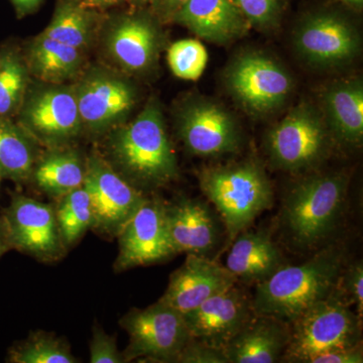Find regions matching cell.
Segmentation results:
<instances>
[{
	"mask_svg": "<svg viewBox=\"0 0 363 363\" xmlns=\"http://www.w3.org/2000/svg\"><path fill=\"white\" fill-rule=\"evenodd\" d=\"M0 178H1V176H0Z\"/></svg>",
	"mask_w": 363,
	"mask_h": 363,
	"instance_id": "44",
	"label": "cell"
},
{
	"mask_svg": "<svg viewBox=\"0 0 363 363\" xmlns=\"http://www.w3.org/2000/svg\"><path fill=\"white\" fill-rule=\"evenodd\" d=\"M108 149L112 162L136 188L160 187L178 176L175 152L156 101L145 105L130 123L114 128Z\"/></svg>",
	"mask_w": 363,
	"mask_h": 363,
	"instance_id": "2",
	"label": "cell"
},
{
	"mask_svg": "<svg viewBox=\"0 0 363 363\" xmlns=\"http://www.w3.org/2000/svg\"><path fill=\"white\" fill-rule=\"evenodd\" d=\"M123 1L124 0H78L81 6L90 9H95V11H102V9L117 6Z\"/></svg>",
	"mask_w": 363,
	"mask_h": 363,
	"instance_id": "39",
	"label": "cell"
},
{
	"mask_svg": "<svg viewBox=\"0 0 363 363\" xmlns=\"http://www.w3.org/2000/svg\"><path fill=\"white\" fill-rule=\"evenodd\" d=\"M178 128L186 147L196 156H221L240 147V133L233 117L211 102L186 106L179 116Z\"/></svg>",
	"mask_w": 363,
	"mask_h": 363,
	"instance_id": "16",
	"label": "cell"
},
{
	"mask_svg": "<svg viewBox=\"0 0 363 363\" xmlns=\"http://www.w3.org/2000/svg\"><path fill=\"white\" fill-rule=\"evenodd\" d=\"M267 147L278 168L302 171L312 168L326 156L328 131L315 109L301 105L269 131Z\"/></svg>",
	"mask_w": 363,
	"mask_h": 363,
	"instance_id": "9",
	"label": "cell"
},
{
	"mask_svg": "<svg viewBox=\"0 0 363 363\" xmlns=\"http://www.w3.org/2000/svg\"><path fill=\"white\" fill-rule=\"evenodd\" d=\"M130 4H135V6H143V4L150 2V0H128Z\"/></svg>",
	"mask_w": 363,
	"mask_h": 363,
	"instance_id": "42",
	"label": "cell"
},
{
	"mask_svg": "<svg viewBox=\"0 0 363 363\" xmlns=\"http://www.w3.org/2000/svg\"><path fill=\"white\" fill-rule=\"evenodd\" d=\"M250 25L269 28L278 21L281 0H231Z\"/></svg>",
	"mask_w": 363,
	"mask_h": 363,
	"instance_id": "32",
	"label": "cell"
},
{
	"mask_svg": "<svg viewBox=\"0 0 363 363\" xmlns=\"http://www.w3.org/2000/svg\"><path fill=\"white\" fill-rule=\"evenodd\" d=\"M75 1H78V0H75Z\"/></svg>",
	"mask_w": 363,
	"mask_h": 363,
	"instance_id": "43",
	"label": "cell"
},
{
	"mask_svg": "<svg viewBox=\"0 0 363 363\" xmlns=\"http://www.w3.org/2000/svg\"><path fill=\"white\" fill-rule=\"evenodd\" d=\"M84 187L93 211V229L117 236L147 197L99 155L86 160Z\"/></svg>",
	"mask_w": 363,
	"mask_h": 363,
	"instance_id": "8",
	"label": "cell"
},
{
	"mask_svg": "<svg viewBox=\"0 0 363 363\" xmlns=\"http://www.w3.org/2000/svg\"><path fill=\"white\" fill-rule=\"evenodd\" d=\"M199 183L203 194L220 214L230 241L274 203L271 181L255 162L204 169Z\"/></svg>",
	"mask_w": 363,
	"mask_h": 363,
	"instance_id": "3",
	"label": "cell"
},
{
	"mask_svg": "<svg viewBox=\"0 0 363 363\" xmlns=\"http://www.w3.org/2000/svg\"><path fill=\"white\" fill-rule=\"evenodd\" d=\"M329 124L339 140L358 145L363 138V88L359 81L333 86L325 95Z\"/></svg>",
	"mask_w": 363,
	"mask_h": 363,
	"instance_id": "25",
	"label": "cell"
},
{
	"mask_svg": "<svg viewBox=\"0 0 363 363\" xmlns=\"http://www.w3.org/2000/svg\"><path fill=\"white\" fill-rule=\"evenodd\" d=\"M359 35L340 14L322 13L302 21L295 35L298 54L308 63L320 67L342 65L359 51Z\"/></svg>",
	"mask_w": 363,
	"mask_h": 363,
	"instance_id": "14",
	"label": "cell"
},
{
	"mask_svg": "<svg viewBox=\"0 0 363 363\" xmlns=\"http://www.w3.org/2000/svg\"><path fill=\"white\" fill-rule=\"evenodd\" d=\"M11 363H76L68 344L45 332L33 333L11 348L7 357Z\"/></svg>",
	"mask_w": 363,
	"mask_h": 363,
	"instance_id": "30",
	"label": "cell"
},
{
	"mask_svg": "<svg viewBox=\"0 0 363 363\" xmlns=\"http://www.w3.org/2000/svg\"><path fill=\"white\" fill-rule=\"evenodd\" d=\"M347 189V177L334 173L309 177L289 192L281 221L295 245L313 248L333 233L342 215Z\"/></svg>",
	"mask_w": 363,
	"mask_h": 363,
	"instance_id": "4",
	"label": "cell"
},
{
	"mask_svg": "<svg viewBox=\"0 0 363 363\" xmlns=\"http://www.w3.org/2000/svg\"><path fill=\"white\" fill-rule=\"evenodd\" d=\"M226 83L234 98L255 113L276 111L292 90V79L285 69L257 52L236 59L227 71Z\"/></svg>",
	"mask_w": 363,
	"mask_h": 363,
	"instance_id": "11",
	"label": "cell"
},
{
	"mask_svg": "<svg viewBox=\"0 0 363 363\" xmlns=\"http://www.w3.org/2000/svg\"><path fill=\"white\" fill-rule=\"evenodd\" d=\"M100 16L95 9L81 6L75 0H60L45 35L83 52L96 30Z\"/></svg>",
	"mask_w": 363,
	"mask_h": 363,
	"instance_id": "27",
	"label": "cell"
},
{
	"mask_svg": "<svg viewBox=\"0 0 363 363\" xmlns=\"http://www.w3.org/2000/svg\"><path fill=\"white\" fill-rule=\"evenodd\" d=\"M86 162L77 150L52 147L38 159L32 180L54 198H61L84 185Z\"/></svg>",
	"mask_w": 363,
	"mask_h": 363,
	"instance_id": "24",
	"label": "cell"
},
{
	"mask_svg": "<svg viewBox=\"0 0 363 363\" xmlns=\"http://www.w3.org/2000/svg\"><path fill=\"white\" fill-rule=\"evenodd\" d=\"M74 89L82 126L93 133L119 125L136 101L130 82L104 71L90 72Z\"/></svg>",
	"mask_w": 363,
	"mask_h": 363,
	"instance_id": "13",
	"label": "cell"
},
{
	"mask_svg": "<svg viewBox=\"0 0 363 363\" xmlns=\"http://www.w3.org/2000/svg\"><path fill=\"white\" fill-rule=\"evenodd\" d=\"M30 75L21 50L13 43L0 45V117L13 118L18 114Z\"/></svg>",
	"mask_w": 363,
	"mask_h": 363,
	"instance_id": "28",
	"label": "cell"
},
{
	"mask_svg": "<svg viewBox=\"0 0 363 363\" xmlns=\"http://www.w3.org/2000/svg\"><path fill=\"white\" fill-rule=\"evenodd\" d=\"M362 320L332 293L290 324L281 362L312 363L321 355L362 345Z\"/></svg>",
	"mask_w": 363,
	"mask_h": 363,
	"instance_id": "5",
	"label": "cell"
},
{
	"mask_svg": "<svg viewBox=\"0 0 363 363\" xmlns=\"http://www.w3.org/2000/svg\"><path fill=\"white\" fill-rule=\"evenodd\" d=\"M39 143L9 117H0V176L16 184L32 181Z\"/></svg>",
	"mask_w": 363,
	"mask_h": 363,
	"instance_id": "26",
	"label": "cell"
},
{
	"mask_svg": "<svg viewBox=\"0 0 363 363\" xmlns=\"http://www.w3.org/2000/svg\"><path fill=\"white\" fill-rule=\"evenodd\" d=\"M116 272L157 264L176 255L167 228L164 203L145 199L117 234Z\"/></svg>",
	"mask_w": 363,
	"mask_h": 363,
	"instance_id": "12",
	"label": "cell"
},
{
	"mask_svg": "<svg viewBox=\"0 0 363 363\" xmlns=\"http://www.w3.org/2000/svg\"><path fill=\"white\" fill-rule=\"evenodd\" d=\"M108 54L128 72L147 70L156 60L159 33L147 16H123L114 21L106 37Z\"/></svg>",
	"mask_w": 363,
	"mask_h": 363,
	"instance_id": "19",
	"label": "cell"
},
{
	"mask_svg": "<svg viewBox=\"0 0 363 363\" xmlns=\"http://www.w3.org/2000/svg\"><path fill=\"white\" fill-rule=\"evenodd\" d=\"M1 218L11 248L44 262L66 255L52 205L16 193Z\"/></svg>",
	"mask_w": 363,
	"mask_h": 363,
	"instance_id": "10",
	"label": "cell"
},
{
	"mask_svg": "<svg viewBox=\"0 0 363 363\" xmlns=\"http://www.w3.org/2000/svg\"><path fill=\"white\" fill-rule=\"evenodd\" d=\"M188 0H150L152 9L162 21H173L176 13Z\"/></svg>",
	"mask_w": 363,
	"mask_h": 363,
	"instance_id": "37",
	"label": "cell"
},
{
	"mask_svg": "<svg viewBox=\"0 0 363 363\" xmlns=\"http://www.w3.org/2000/svg\"><path fill=\"white\" fill-rule=\"evenodd\" d=\"M209 42H231L250 25L231 0H188L174 20Z\"/></svg>",
	"mask_w": 363,
	"mask_h": 363,
	"instance_id": "21",
	"label": "cell"
},
{
	"mask_svg": "<svg viewBox=\"0 0 363 363\" xmlns=\"http://www.w3.org/2000/svg\"><path fill=\"white\" fill-rule=\"evenodd\" d=\"M9 250H11V243H9V238H7L4 221H2V218L0 217V257H2Z\"/></svg>",
	"mask_w": 363,
	"mask_h": 363,
	"instance_id": "40",
	"label": "cell"
},
{
	"mask_svg": "<svg viewBox=\"0 0 363 363\" xmlns=\"http://www.w3.org/2000/svg\"><path fill=\"white\" fill-rule=\"evenodd\" d=\"M13 4L18 18H23L28 14L35 13L44 0H9Z\"/></svg>",
	"mask_w": 363,
	"mask_h": 363,
	"instance_id": "38",
	"label": "cell"
},
{
	"mask_svg": "<svg viewBox=\"0 0 363 363\" xmlns=\"http://www.w3.org/2000/svg\"><path fill=\"white\" fill-rule=\"evenodd\" d=\"M121 325L130 337L123 352L124 362H176L190 339L183 315L159 301L145 309L131 310Z\"/></svg>",
	"mask_w": 363,
	"mask_h": 363,
	"instance_id": "6",
	"label": "cell"
},
{
	"mask_svg": "<svg viewBox=\"0 0 363 363\" xmlns=\"http://www.w3.org/2000/svg\"><path fill=\"white\" fill-rule=\"evenodd\" d=\"M236 283L238 279L225 267L210 257L187 255L184 264L172 274L159 302L184 316Z\"/></svg>",
	"mask_w": 363,
	"mask_h": 363,
	"instance_id": "17",
	"label": "cell"
},
{
	"mask_svg": "<svg viewBox=\"0 0 363 363\" xmlns=\"http://www.w3.org/2000/svg\"><path fill=\"white\" fill-rule=\"evenodd\" d=\"M164 215L176 255L184 252L209 257L218 245L220 228L206 203L181 197L164 203Z\"/></svg>",
	"mask_w": 363,
	"mask_h": 363,
	"instance_id": "18",
	"label": "cell"
},
{
	"mask_svg": "<svg viewBox=\"0 0 363 363\" xmlns=\"http://www.w3.org/2000/svg\"><path fill=\"white\" fill-rule=\"evenodd\" d=\"M56 210L60 233L67 248L75 245L93 227V211L84 185L59 198Z\"/></svg>",
	"mask_w": 363,
	"mask_h": 363,
	"instance_id": "29",
	"label": "cell"
},
{
	"mask_svg": "<svg viewBox=\"0 0 363 363\" xmlns=\"http://www.w3.org/2000/svg\"><path fill=\"white\" fill-rule=\"evenodd\" d=\"M179 363H229L223 350L189 339L177 358Z\"/></svg>",
	"mask_w": 363,
	"mask_h": 363,
	"instance_id": "34",
	"label": "cell"
},
{
	"mask_svg": "<svg viewBox=\"0 0 363 363\" xmlns=\"http://www.w3.org/2000/svg\"><path fill=\"white\" fill-rule=\"evenodd\" d=\"M18 123L49 149L66 147L82 130L75 89L59 84L26 91Z\"/></svg>",
	"mask_w": 363,
	"mask_h": 363,
	"instance_id": "7",
	"label": "cell"
},
{
	"mask_svg": "<svg viewBox=\"0 0 363 363\" xmlns=\"http://www.w3.org/2000/svg\"><path fill=\"white\" fill-rule=\"evenodd\" d=\"M91 363H124L123 352L117 348L116 338L95 327L90 342Z\"/></svg>",
	"mask_w": 363,
	"mask_h": 363,
	"instance_id": "33",
	"label": "cell"
},
{
	"mask_svg": "<svg viewBox=\"0 0 363 363\" xmlns=\"http://www.w3.org/2000/svg\"><path fill=\"white\" fill-rule=\"evenodd\" d=\"M341 1L345 2V4H350V6H362L363 4V0H341Z\"/></svg>",
	"mask_w": 363,
	"mask_h": 363,
	"instance_id": "41",
	"label": "cell"
},
{
	"mask_svg": "<svg viewBox=\"0 0 363 363\" xmlns=\"http://www.w3.org/2000/svg\"><path fill=\"white\" fill-rule=\"evenodd\" d=\"M23 56L30 75L48 84H61L75 77L83 64L82 51L44 33L28 45Z\"/></svg>",
	"mask_w": 363,
	"mask_h": 363,
	"instance_id": "23",
	"label": "cell"
},
{
	"mask_svg": "<svg viewBox=\"0 0 363 363\" xmlns=\"http://www.w3.org/2000/svg\"><path fill=\"white\" fill-rule=\"evenodd\" d=\"M290 339V324L274 318L253 315L224 352L229 363L281 362Z\"/></svg>",
	"mask_w": 363,
	"mask_h": 363,
	"instance_id": "20",
	"label": "cell"
},
{
	"mask_svg": "<svg viewBox=\"0 0 363 363\" xmlns=\"http://www.w3.org/2000/svg\"><path fill=\"white\" fill-rule=\"evenodd\" d=\"M253 315L252 300L235 284L183 317L191 338L224 350Z\"/></svg>",
	"mask_w": 363,
	"mask_h": 363,
	"instance_id": "15",
	"label": "cell"
},
{
	"mask_svg": "<svg viewBox=\"0 0 363 363\" xmlns=\"http://www.w3.org/2000/svg\"><path fill=\"white\" fill-rule=\"evenodd\" d=\"M362 345L350 350H339L315 358L312 363H362Z\"/></svg>",
	"mask_w": 363,
	"mask_h": 363,
	"instance_id": "36",
	"label": "cell"
},
{
	"mask_svg": "<svg viewBox=\"0 0 363 363\" xmlns=\"http://www.w3.org/2000/svg\"><path fill=\"white\" fill-rule=\"evenodd\" d=\"M340 283L343 284V291L350 298L357 309V314L362 318L363 314V266L362 262L348 267L341 274Z\"/></svg>",
	"mask_w": 363,
	"mask_h": 363,
	"instance_id": "35",
	"label": "cell"
},
{
	"mask_svg": "<svg viewBox=\"0 0 363 363\" xmlns=\"http://www.w3.org/2000/svg\"><path fill=\"white\" fill-rule=\"evenodd\" d=\"M342 272L343 255L335 248L321 250L298 266L279 267L257 284L253 312L291 324L335 292Z\"/></svg>",
	"mask_w": 363,
	"mask_h": 363,
	"instance_id": "1",
	"label": "cell"
},
{
	"mask_svg": "<svg viewBox=\"0 0 363 363\" xmlns=\"http://www.w3.org/2000/svg\"><path fill=\"white\" fill-rule=\"evenodd\" d=\"M168 63L177 77L184 80H198L206 69V48L197 40H178L169 47Z\"/></svg>",
	"mask_w": 363,
	"mask_h": 363,
	"instance_id": "31",
	"label": "cell"
},
{
	"mask_svg": "<svg viewBox=\"0 0 363 363\" xmlns=\"http://www.w3.org/2000/svg\"><path fill=\"white\" fill-rule=\"evenodd\" d=\"M233 241L225 267L236 279L259 284L283 267L281 252L267 233L243 231Z\"/></svg>",
	"mask_w": 363,
	"mask_h": 363,
	"instance_id": "22",
	"label": "cell"
}]
</instances>
